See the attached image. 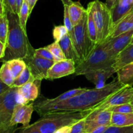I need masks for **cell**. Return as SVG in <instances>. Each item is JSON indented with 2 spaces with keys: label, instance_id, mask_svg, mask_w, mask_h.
Here are the masks:
<instances>
[{
  "label": "cell",
  "instance_id": "6da1fadb",
  "mask_svg": "<svg viewBox=\"0 0 133 133\" xmlns=\"http://www.w3.org/2000/svg\"><path fill=\"white\" fill-rule=\"evenodd\" d=\"M125 85L121 83L117 77L103 88L88 89L83 93L55 105L35 107V110L40 116L53 112H83L91 110Z\"/></svg>",
  "mask_w": 133,
  "mask_h": 133
},
{
  "label": "cell",
  "instance_id": "7a4b0ae2",
  "mask_svg": "<svg viewBox=\"0 0 133 133\" xmlns=\"http://www.w3.org/2000/svg\"><path fill=\"white\" fill-rule=\"evenodd\" d=\"M7 16L9 21V35L5 57L1 61L5 62L16 58L25 59L34 53L35 49L29 41L27 32L21 26L19 15L7 11Z\"/></svg>",
  "mask_w": 133,
  "mask_h": 133
},
{
  "label": "cell",
  "instance_id": "3957f363",
  "mask_svg": "<svg viewBox=\"0 0 133 133\" xmlns=\"http://www.w3.org/2000/svg\"><path fill=\"white\" fill-rule=\"evenodd\" d=\"M91 110L83 112H53L42 116L33 123L42 133H54L66 126H72L86 118Z\"/></svg>",
  "mask_w": 133,
  "mask_h": 133
},
{
  "label": "cell",
  "instance_id": "277c9868",
  "mask_svg": "<svg viewBox=\"0 0 133 133\" xmlns=\"http://www.w3.org/2000/svg\"><path fill=\"white\" fill-rule=\"evenodd\" d=\"M87 7L90 9L97 31V44H103L110 38L114 25L112 11L106 3L99 0L89 3Z\"/></svg>",
  "mask_w": 133,
  "mask_h": 133
},
{
  "label": "cell",
  "instance_id": "5b68a950",
  "mask_svg": "<svg viewBox=\"0 0 133 133\" xmlns=\"http://www.w3.org/2000/svg\"><path fill=\"white\" fill-rule=\"evenodd\" d=\"M116 58L109 55L104 47L100 44L91 53L88 58L76 65L75 74L84 75L88 73L101 70H109L113 68Z\"/></svg>",
  "mask_w": 133,
  "mask_h": 133
},
{
  "label": "cell",
  "instance_id": "8992f818",
  "mask_svg": "<svg viewBox=\"0 0 133 133\" xmlns=\"http://www.w3.org/2000/svg\"><path fill=\"white\" fill-rule=\"evenodd\" d=\"M19 103L20 97L18 87H11L5 93L0 94V131L12 127L10 125L12 117L16 106Z\"/></svg>",
  "mask_w": 133,
  "mask_h": 133
},
{
  "label": "cell",
  "instance_id": "52a82bcc",
  "mask_svg": "<svg viewBox=\"0 0 133 133\" xmlns=\"http://www.w3.org/2000/svg\"><path fill=\"white\" fill-rule=\"evenodd\" d=\"M74 45L81 62L87 59L97 46L91 40L87 29V12L80 23L74 26Z\"/></svg>",
  "mask_w": 133,
  "mask_h": 133
},
{
  "label": "cell",
  "instance_id": "ba28073f",
  "mask_svg": "<svg viewBox=\"0 0 133 133\" xmlns=\"http://www.w3.org/2000/svg\"><path fill=\"white\" fill-rule=\"evenodd\" d=\"M27 66L35 79H46L47 75L54 61L45 59L35 55L34 53L24 59Z\"/></svg>",
  "mask_w": 133,
  "mask_h": 133
},
{
  "label": "cell",
  "instance_id": "9c48e42d",
  "mask_svg": "<svg viewBox=\"0 0 133 133\" xmlns=\"http://www.w3.org/2000/svg\"><path fill=\"white\" fill-rule=\"evenodd\" d=\"M133 96L132 86L126 84L123 88L110 96L109 98L91 110H104L111 107L131 103Z\"/></svg>",
  "mask_w": 133,
  "mask_h": 133
},
{
  "label": "cell",
  "instance_id": "30bf717a",
  "mask_svg": "<svg viewBox=\"0 0 133 133\" xmlns=\"http://www.w3.org/2000/svg\"><path fill=\"white\" fill-rule=\"evenodd\" d=\"M133 36V30L122 33L118 36L109 38L104 42L103 45L110 56L116 58L129 44Z\"/></svg>",
  "mask_w": 133,
  "mask_h": 133
},
{
  "label": "cell",
  "instance_id": "8fae6325",
  "mask_svg": "<svg viewBox=\"0 0 133 133\" xmlns=\"http://www.w3.org/2000/svg\"><path fill=\"white\" fill-rule=\"evenodd\" d=\"M112 112L108 110H91L86 117V133L100 126H110Z\"/></svg>",
  "mask_w": 133,
  "mask_h": 133
},
{
  "label": "cell",
  "instance_id": "7c38bea8",
  "mask_svg": "<svg viewBox=\"0 0 133 133\" xmlns=\"http://www.w3.org/2000/svg\"><path fill=\"white\" fill-rule=\"evenodd\" d=\"M76 64L72 60L65 59L55 62L49 69L46 79L54 80L75 74Z\"/></svg>",
  "mask_w": 133,
  "mask_h": 133
},
{
  "label": "cell",
  "instance_id": "4fadbf2b",
  "mask_svg": "<svg viewBox=\"0 0 133 133\" xmlns=\"http://www.w3.org/2000/svg\"><path fill=\"white\" fill-rule=\"evenodd\" d=\"M34 110V103L31 102L29 104L18 103L13 112L10 125L13 127L17 126L18 124H22L23 127L29 126Z\"/></svg>",
  "mask_w": 133,
  "mask_h": 133
},
{
  "label": "cell",
  "instance_id": "5bb4252c",
  "mask_svg": "<svg viewBox=\"0 0 133 133\" xmlns=\"http://www.w3.org/2000/svg\"><path fill=\"white\" fill-rule=\"evenodd\" d=\"M42 80L35 79L18 87V93L20 97V103H28L32 102L38 97L40 92Z\"/></svg>",
  "mask_w": 133,
  "mask_h": 133
},
{
  "label": "cell",
  "instance_id": "9a60e30c",
  "mask_svg": "<svg viewBox=\"0 0 133 133\" xmlns=\"http://www.w3.org/2000/svg\"><path fill=\"white\" fill-rule=\"evenodd\" d=\"M116 73H117L116 71L114 68H112L109 70H101L88 73L84 76L89 81L95 84L96 88H101L106 85L107 81Z\"/></svg>",
  "mask_w": 133,
  "mask_h": 133
},
{
  "label": "cell",
  "instance_id": "2e32d148",
  "mask_svg": "<svg viewBox=\"0 0 133 133\" xmlns=\"http://www.w3.org/2000/svg\"><path fill=\"white\" fill-rule=\"evenodd\" d=\"M88 88H78L75 89L70 90L66 92H64L63 94H61L60 96H57V97L53 99H44L43 100H40L34 103V108L35 107H40L49 106V105H55L60 102L65 101L68 99L76 95L79 94L81 93L85 92Z\"/></svg>",
  "mask_w": 133,
  "mask_h": 133
},
{
  "label": "cell",
  "instance_id": "e0dca14e",
  "mask_svg": "<svg viewBox=\"0 0 133 133\" xmlns=\"http://www.w3.org/2000/svg\"><path fill=\"white\" fill-rule=\"evenodd\" d=\"M132 10L133 0H119L111 10L114 27Z\"/></svg>",
  "mask_w": 133,
  "mask_h": 133
},
{
  "label": "cell",
  "instance_id": "ac0fdd59",
  "mask_svg": "<svg viewBox=\"0 0 133 133\" xmlns=\"http://www.w3.org/2000/svg\"><path fill=\"white\" fill-rule=\"evenodd\" d=\"M58 43L62 48L66 57V59L72 60L75 62L76 65L81 62L80 58L77 53L71 38L69 36V34L62 38L60 41L58 42Z\"/></svg>",
  "mask_w": 133,
  "mask_h": 133
},
{
  "label": "cell",
  "instance_id": "d6986e66",
  "mask_svg": "<svg viewBox=\"0 0 133 133\" xmlns=\"http://www.w3.org/2000/svg\"><path fill=\"white\" fill-rule=\"evenodd\" d=\"M133 62V44H129L122 53H119L113 68L117 71Z\"/></svg>",
  "mask_w": 133,
  "mask_h": 133
},
{
  "label": "cell",
  "instance_id": "ffe728a7",
  "mask_svg": "<svg viewBox=\"0 0 133 133\" xmlns=\"http://www.w3.org/2000/svg\"><path fill=\"white\" fill-rule=\"evenodd\" d=\"M86 13L87 9L82 6L79 1H73L72 3L69 5V15L74 26L80 23Z\"/></svg>",
  "mask_w": 133,
  "mask_h": 133
},
{
  "label": "cell",
  "instance_id": "44dd1931",
  "mask_svg": "<svg viewBox=\"0 0 133 133\" xmlns=\"http://www.w3.org/2000/svg\"><path fill=\"white\" fill-rule=\"evenodd\" d=\"M132 30H133V10L114 27V31L110 38L118 36Z\"/></svg>",
  "mask_w": 133,
  "mask_h": 133
},
{
  "label": "cell",
  "instance_id": "7402d4cb",
  "mask_svg": "<svg viewBox=\"0 0 133 133\" xmlns=\"http://www.w3.org/2000/svg\"><path fill=\"white\" fill-rule=\"evenodd\" d=\"M110 125L115 127H128L133 125V112H112Z\"/></svg>",
  "mask_w": 133,
  "mask_h": 133
},
{
  "label": "cell",
  "instance_id": "603a6c76",
  "mask_svg": "<svg viewBox=\"0 0 133 133\" xmlns=\"http://www.w3.org/2000/svg\"><path fill=\"white\" fill-rule=\"evenodd\" d=\"M118 79L123 84L133 85V62L117 71Z\"/></svg>",
  "mask_w": 133,
  "mask_h": 133
},
{
  "label": "cell",
  "instance_id": "cb8c5ba5",
  "mask_svg": "<svg viewBox=\"0 0 133 133\" xmlns=\"http://www.w3.org/2000/svg\"><path fill=\"white\" fill-rule=\"evenodd\" d=\"M7 62L9 69L14 79L18 77L27 67V64L24 59H22V58L10 60V61H7Z\"/></svg>",
  "mask_w": 133,
  "mask_h": 133
},
{
  "label": "cell",
  "instance_id": "d4e9b609",
  "mask_svg": "<svg viewBox=\"0 0 133 133\" xmlns=\"http://www.w3.org/2000/svg\"><path fill=\"white\" fill-rule=\"evenodd\" d=\"M87 29H88V35L91 40L95 44L98 45L97 44V31L96 27V23H95L94 19L92 13L90 9L87 7Z\"/></svg>",
  "mask_w": 133,
  "mask_h": 133
},
{
  "label": "cell",
  "instance_id": "484cf974",
  "mask_svg": "<svg viewBox=\"0 0 133 133\" xmlns=\"http://www.w3.org/2000/svg\"><path fill=\"white\" fill-rule=\"evenodd\" d=\"M9 21L7 12L0 15V42L6 44L9 35Z\"/></svg>",
  "mask_w": 133,
  "mask_h": 133
},
{
  "label": "cell",
  "instance_id": "4316f807",
  "mask_svg": "<svg viewBox=\"0 0 133 133\" xmlns=\"http://www.w3.org/2000/svg\"><path fill=\"white\" fill-rule=\"evenodd\" d=\"M0 80L2 81L3 83L9 85V87H12L14 78L12 75L7 62H3L1 66V70H0Z\"/></svg>",
  "mask_w": 133,
  "mask_h": 133
},
{
  "label": "cell",
  "instance_id": "83f0119b",
  "mask_svg": "<svg viewBox=\"0 0 133 133\" xmlns=\"http://www.w3.org/2000/svg\"><path fill=\"white\" fill-rule=\"evenodd\" d=\"M35 80V77L32 76L31 71L29 70L28 67H26L25 69L23 70V72L19 75L17 78L14 79V83L12 87H19L23 84H26L27 83L30 81H34Z\"/></svg>",
  "mask_w": 133,
  "mask_h": 133
},
{
  "label": "cell",
  "instance_id": "f1b7e54d",
  "mask_svg": "<svg viewBox=\"0 0 133 133\" xmlns=\"http://www.w3.org/2000/svg\"><path fill=\"white\" fill-rule=\"evenodd\" d=\"M31 14L30 13V8L29 3L27 0H23V4L21 7L20 11L19 13V22H20L21 26L23 29L25 31L27 32V22L29 16Z\"/></svg>",
  "mask_w": 133,
  "mask_h": 133
},
{
  "label": "cell",
  "instance_id": "f546056e",
  "mask_svg": "<svg viewBox=\"0 0 133 133\" xmlns=\"http://www.w3.org/2000/svg\"><path fill=\"white\" fill-rule=\"evenodd\" d=\"M46 47L49 51L52 53L53 56L55 58V62L59 61H62V60L66 59V57L62 51V48L60 46L59 44L57 42H54L52 44L47 45Z\"/></svg>",
  "mask_w": 133,
  "mask_h": 133
},
{
  "label": "cell",
  "instance_id": "4dcf8cb0",
  "mask_svg": "<svg viewBox=\"0 0 133 133\" xmlns=\"http://www.w3.org/2000/svg\"><path fill=\"white\" fill-rule=\"evenodd\" d=\"M64 23L66 26V29L68 32L69 36H70L74 44V26L70 19V15H69V5H64Z\"/></svg>",
  "mask_w": 133,
  "mask_h": 133
},
{
  "label": "cell",
  "instance_id": "1f68e13d",
  "mask_svg": "<svg viewBox=\"0 0 133 133\" xmlns=\"http://www.w3.org/2000/svg\"><path fill=\"white\" fill-rule=\"evenodd\" d=\"M106 110H109L112 112L117 113H132L133 106L131 103L122 104V105H116V106L111 107Z\"/></svg>",
  "mask_w": 133,
  "mask_h": 133
},
{
  "label": "cell",
  "instance_id": "d6a6232c",
  "mask_svg": "<svg viewBox=\"0 0 133 133\" xmlns=\"http://www.w3.org/2000/svg\"><path fill=\"white\" fill-rule=\"evenodd\" d=\"M68 34V32L67 29L64 25L55 26L53 29V35L55 42H58Z\"/></svg>",
  "mask_w": 133,
  "mask_h": 133
},
{
  "label": "cell",
  "instance_id": "836d02e7",
  "mask_svg": "<svg viewBox=\"0 0 133 133\" xmlns=\"http://www.w3.org/2000/svg\"><path fill=\"white\" fill-rule=\"evenodd\" d=\"M34 55L37 57H41V58H45V59L50 60V61L55 62V58L51 52L46 48H41L39 49H35L34 51Z\"/></svg>",
  "mask_w": 133,
  "mask_h": 133
},
{
  "label": "cell",
  "instance_id": "e575fe53",
  "mask_svg": "<svg viewBox=\"0 0 133 133\" xmlns=\"http://www.w3.org/2000/svg\"><path fill=\"white\" fill-rule=\"evenodd\" d=\"M103 133H133V125L128 127L109 126Z\"/></svg>",
  "mask_w": 133,
  "mask_h": 133
},
{
  "label": "cell",
  "instance_id": "d590c367",
  "mask_svg": "<svg viewBox=\"0 0 133 133\" xmlns=\"http://www.w3.org/2000/svg\"><path fill=\"white\" fill-rule=\"evenodd\" d=\"M71 133H86V118L71 126Z\"/></svg>",
  "mask_w": 133,
  "mask_h": 133
},
{
  "label": "cell",
  "instance_id": "8d00e7d4",
  "mask_svg": "<svg viewBox=\"0 0 133 133\" xmlns=\"http://www.w3.org/2000/svg\"><path fill=\"white\" fill-rule=\"evenodd\" d=\"M14 133H42L36 126L32 124L29 125L27 127H22L17 129Z\"/></svg>",
  "mask_w": 133,
  "mask_h": 133
},
{
  "label": "cell",
  "instance_id": "74e56055",
  "mask_svg": "<svg viewBox=\"0 0 133 133\" xmlns=\"http://www.w3.org/2000/svg\"><path fill=\"white\" fill-rule=\"evenodd\" d=\"M4 3L6 6L7 11L17 13L16 0H4Z\"/></svg>",
  "mask_w": 133,
  "mask_h": 133
},
{
  "label": "cell",
  "instance_id": "f35d334b",
  "mask_svg": "<svg viewBox=\"0 0 133 133\" xmlns=\"http://www.w3.org/2000/svg\"><path fill=\"white\" fill-rule=\"evenodd\" d=\"M10 87H9V85H7L5 83H3L2 81L0 80V94H2L5 93L8 90L10 89Z\"/></svg>",
  "mask_w": 133,
  "mask_h": 133
},
{
  "label": "cell",
  "instance_id": "ab89813d",
  "mask_svg": "<svg viewBox=\"0 0 133 133\" xmlns=\"http://www.w3.org/2000/svg\"><path fill=\"white\" fill-rule=\"evenodd\" d=\"M109 126H100L88 133H103Z\"/></svg>",
  "mask_w": 133,
  "mask_h": 133
},
{
  "label": "cell",
  "instance_id": "60d3db41",
  "mask_svg": "<svg viewBox=\"0 0 133 133\" xmlns=\"http://www.w3.org/2000/svg\"><path fill=\"white\" fill-rule=\"evenodd\" d=\"M71 126H66L62 128L59 129L54 133H71Z\"/></svg>",
  "mask_w": 133,
  "mask_h": 133
},
{
  "label": "cell",
  "instance_id": "b9f144b4",
  "mask_svg": "<svg viewBox=\"0 0 133 133\" xmlns=\"http://www.w3.org/2000/svg\"><path fill=\"white\" fill-rule=\"evenodd\" d=\"M6 47V44H3V43L0 42V58H1V59L3 58V57H5Z\"/></svg>",
  "mask_w": 133,
  "mask_h": 133
},
{
  "label": "cell",
  "instance_id": "7bdbcfd3",
  "mask_svg": "<svg viewBox=\"0 0 133 133\" xmlns=\"http://www.w3.org/2000/svg\"><path fill=\"white\" fill-rule=\"evenodd\" d=\"M118 1H119V0H106V3H105L107 5L108 7H109L110 10H112V9L114 7L116 4L118 3Z\"/></svg>",
  "mask_w": 133,
  "mask_h": 133
},
{
  "label": "cell",
  "instance_id": "ee69618b",
  "mask_svg": "<svg viewBox=\"0 0 133 133\" xmlns=\"http://www.w3.org/2000/svg\"><path fill=\"white\" fill-rule=\"evenodd\" d=\"M27 2L29 3V8H30V13L32 12V10H33L34 7H35V5H36V2H37L38 0H27Z\"/></svg>",
  "mask_w": 133,
  "mask_h": 133
},
{
  "label": "cell",
  "instance_id": "f6af8a7d",
  "mask_svg": "<svg viewBox=\"0 0 133 133\" xmlns=\"http://www.w3.org/2000/svg\"><path fill=\"white\" fill-rule=\"evenodd\" d=\"M23 0H16V8H17V14H19V11H20L21 7L23 4Z\"/></svg>",
  "mask_w": 133,
  "mask_h": 133
},
{
  "label": "cell",
  "instance_id": "bcb514c9",
  "mask_svg": "<svg viewBox=\"0 0 133 133\" xmlns=\"http://www.w3.org/2000/svg\"><path fill=\"white\" fill-rule=\"evenodd\" d=\"M64 5H70L73 1L71 0H61Z\"/></svg>",
  "mask_w": 133,
  "mask_h": 133
},
{
  "label": "cell",
  "instance_id": "7dc6e473",
  "mask_svg": "<svg viewBox=\"0 0 133 133\" xmlns=\"http://www.w3.org/2000/svg\"><path fill=\"white\" fill-rule=\"evenodd\" d=\"M131 44H133V36H132V40H131Z\"/></svg>",
  "mask_w": 133,
  "mask_h": 133
},
{
  "label": "cell",
  "instance_id": "c3c4849f",
  "mask_svg": "<svg viewBox=\"0 0 133 133\" xmlns=\"http://www.w3.org/2000/svg\"><path fill=\"white\" fill-rule=\"evenodd\" d=\"M133 101V96H132V99H131V101Z\"/></svg>",
  "mask_w": 133,
  "mask_h": 133
},
{
  "label": "cell",
  "instance_id": "681fc988",
  "mask_svg": "<svg viewBox=\"0 0 133 133\" xmlns=\"http://www.w3.org/2000/svg\"><path fill=\"white\" fill-rule=\"evenodd\" d=\"M131 103L132 104V106H133V101H131Z\"/></svg>",
  "mask_w": 133,
  "mask_h": 133
}]
</instances>
